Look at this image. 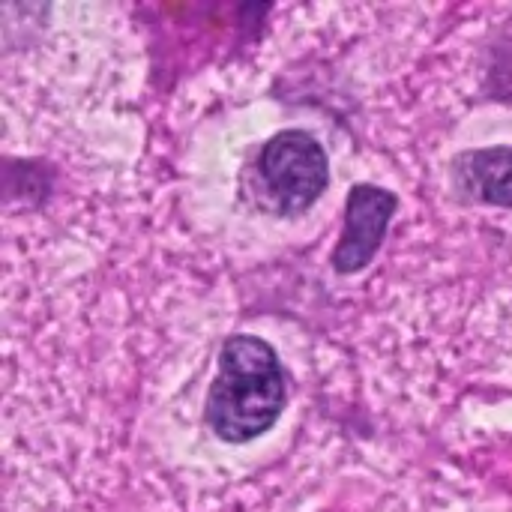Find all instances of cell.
I'll return each instance as SVG.
<instances>
[{
  "label": "cell",
  "instance_id": "cell-1",
  "mask_svg": "<svg viewBox=\"0 0 512 512\" xmlns=\"http://www.w3.org/2000/svg\"><path fill=\"white\" fill-rule=\"evenodd\" d=\"M288 408V378L276 348L237 333L219 351V369L207 390L204 420L222 444L264 438Z\"/></svg>",
  "mask_w": 512,
  "mask_h": 512
},
{
  "label": "cell",
  "instance_id": "cell-2",
  "mask_svg": "<svg viewBox=\"0 0 512 512\" xmlns=\"http://www.w3.org/2000/svg\"><path fill=\"white\" fill-rule=\"evenodd\" d=\"M261 180L282 216L306 213L330 183V162L324 147L303 129L273 135L258 159Z\"/></svg>",
  "mask_w": 512,
  "mask_h": 512
},
{
  "label": "cell",
  "instance_id": "cell-3",
  "mask_svg": "<svg viewBox=\"0 0 512 512\" xmlns=\"http://www.w3.org/2000/svg\"><path fill=\"white\" fill-rule=\"evenodd\" d=\"M396 195L381 186H354L345 207V228L333 252V270L342 276L360 273L378 255L390 219L396 213Z\"/></svg>",
  "mask_w": 512,
  "mask_h": 512
},
{
  "label": "cell",
  "instance_id": "cell-5",
  "mask_svg": "<svg viewBox=\"0 0 512 512\" xmlns=\"http://www.w3.org/2000/svg\"><path fill=\"white\" fill-rule=\"evenodd\" d=\"M495 78H498V93L512 99V42H507V48L501 51V60L495 66Z\"/></svg>",
  "mask_w": 512,
  "mask_h": 512
},
{
  "label": "cell",
  "instance_id": "cell-4",
  "mask_svg": "<svg viewBox=\"0 0 512 512\" xmlns=\"http://www.w3.org/2000/svg\"><path fill=\"white\" fill-rule=\"evenodd\" d=\"M459 180L477 201L512 210V147L465 153L459 159Z\"/></svg>",
  "mask_w": 512,
  "mask_h": 512
}]
</instances>
